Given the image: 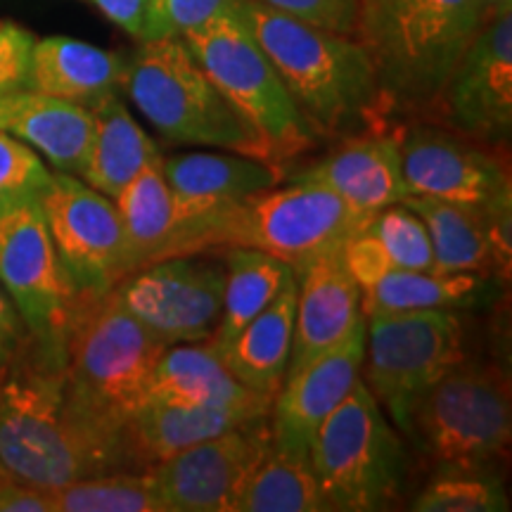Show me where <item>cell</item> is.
<instances>
[{
  "mask_svg": "<svg viewBox=\"0 0 512 512\" xmlns=\"http://www.w3.org/2000/svg\"><path fill=\"white\" fill-rule=\"evenodd\" d=\"M235 8L264 48L313 136L349 138L382 131L394 107L356 36L313 27L256 0H235Z\"/></svg>",
  "mask_w": 512,
  "mask_h": 512,
  "instance_id": "obj_1",
  "label": "cell"
},
{
  "mask_svg": "<svg viewBox=\"0 0 512 512\" xmlns=\"http://www.w3.org/2000/svg\"><path fill=\"white\" fill-rule=\"evenodd\" d=\"M164 349L162 339L121 304L114 290L86 299L64 335V399L119 470H126L121 430L143 403L147 377Z\"/></svg>",
  "mask_w": 512,
  "mask_h": 512,
  "instance_id": "obj_2",
  "label": "cell"
},
{
  "mask_svg": "<svg viewBox=\"0 0 512 512\" xmlns=\"http://www.w3.org/2000/svg\"><path fill=\"white\" fill-rule=\"evenodd\" d=\"M484 22L479 0H358L354 36L389 105L432 110Z\"/></svg>",
  "mask_w": 512,
  "mask_h": 512,
  "instance_id": "obj_3",
  "label": "cell"
},
{
  "mask_svg": "<svg viewBox=\"0 0 512 512\" xmlns=\"http://www.w3.org/2000/svg\"><path fill=\"white\" fill-rule=\"evenodd\" d=\"M117 470L110 451L69 411L62 366L0 377V477L53 491Z\"/></svg>",
  "mask_w": 512,
  "mask_h": 512,
  "instance_id": "obj_4",
  "label": "cell"
},
{
  "mask_svg": "<svg viewBox=\"0 0 512 512\" xmlns=\"http://www.w3.org/2000/svg\"><path fill=\"white\" fill-rule=\"evenodd\" d=\"M370 219L325 185L294 178L290 185L254 192L178 242L174 256L245 247L299 271L316 256L339 249Z\"/></svg>",
  "mask_w": 512,
  "mask_h": 512,
  "instance_id": "obj_5",
  "label": "cell"
},
{
  "mask_svg": "<svg viewBox=\"0 0 512 512\" xmlns=\"http://www.w3.org/2000/svg\"><path fill=\"white\" fill-rule=\"evenodd\" d=\"M140 43L136 55L126 60L121 88L164 138L271 162L266 147L216 91L183 38Z\"/></svg>",
  "mask_w": 512,
  "mask_h": 512,
  "instance_id": "obj_6",
  "label": "cell"
},
{
  "mask_svg": "<svg viewBox=\"0 0 512 512\" xmlns=\"http://www.w3.org/2000/svg\"><path fill=\"white\" fill-rule=\"evenodd\" d=\"M183 41L223 100L261 140L273 164L309 150L316 136L235 8V0L202 27L188 31Z\"/></svg>",
  "mask_w": 512,
  "mask_h": 512,
  "instance_id": "obj_7",
  "label": "cell"
},
{
  "mask_svg": "<svg viewBox=\"0 0 512 512\" xmlns=\"http://www.w3.org/2000/svg\"><path fill=\"white\" fill-rule=\"evenodd\" d=\"M309 463L328 510H382L399 496L406 453L366 382L358 380L320 422Z\"/></svg>",
  "mask_w": 512,
  "mask_h": 512,
  "instance_id": "obj_8",
  "label": "cell"
},
{
  "mask_svg": "<svg viewBox=\"0 0 512 512\" xmlns=\"http://www.w3.org/2000/svg\"><path fill=\"white\" fill-rule=\"evenodd\" d=\"M406 432L444 472H489L512 441L510 382L491 366H456L415 401Z\"/></svg>",
  "mask_w": 512,
  "mask_h": 512,
  "instance_id": "obj_9",
  "label": "cell"
},
{
  "mask_svg": "<svg viewBox=\"0 0 512 512\" xmlns=\"http://www.w3.org/2000/svg\"><path fill=\"white\" fill-rule=\"evenodd\" d=\"M463 358V325L448 309L366 318L361 380L401 430H406L415 401Z\"/></svg>",
  "mask_w": 512,
  "mask_h": 512,
  "instance_id": "obj_10",
  "label": "cell"
},
{
  "mask_svg": "<svg viewBox=\"0 0 512 512\" xmlns=\"http://www.w3.org/2000/svg\"><path fill=\"white\" fill-rule=\"evenodd\" d=\"M0 280L29 330L62 354L69 323L86 299L55 252L38 195L0 204Z\"/></svg>",
  "mask_w": 512,
  "mask_h": 512,
  "instance_id": "obj_11",
  "label": "cell"
},
{
  "mask_svg": "<svg viewBox=\"0 0 512 512\" xmlns=\"http://www.w3.org/2000/svg\"><path fill=\"white\" fill-rule=\"evenodd\" d=\"M38 202L55 252L81 299L102 297L131 275L126 233L112 197L57 171Z\"/></svg>",
  "mask_w": 512,
  "mask_h": 512,
  "instance_id": "obj_12",
  "label": "cell"
},
{
  "mask_svg": "<svg viewBox=\"0 0 512 512\" xmlns=\"http://www.w3.org/2000/svg\"><path fill=\"white\" fill-rule=\"evenodd\" d=\"M226 268L204 254L171 256L140 268L114 287L121 304L166 347L207 342L219 328Z\"/></svg>",
  "mask_w": 512,
  "mask_h": 512,
  "instance_id": "obj_13",
  "label": "cell"
},
{
  "mask_svg": "<svg viewBox=\"0 0 512 512\" xmlns=\"http://www.w3.org/2000/svg\"><path fill=\"white\" fill-rule=\"evenodd\" d=\"M268 444L271 432L266 415L150 467L147 472L164 512H235Z\"/></svg>",
  "mask_w": 512,
  "mask_h": 512,
  "instance_id": "obj_14",
  "label": "cell"
},
{
  "mask_svg": "<svg viewBox=\"0 0 512 512\" xmlns=\"http://www.w3.org/2000/svg\"><path fill=\"white\" fill-rule=\"evenodd\" d=\"M408 195L434 197L498 216H510L512 183L508 164L482 145L453 133L420 126L401 143Z\"/></svg>",
  "mask_w": 512,
  "mask_h": 512,
  "instance_id": "obj_15",
  "label": "cell"
},
{
  "mask_svg": "<svg viewBox=\"0 0 512 512\" xmlns=\"http://www.w3.org/2000/svg\"><path fill=\"white\" fill-rule=\"evenodd\" d=\"M437 107L463 138L503 143L512 128V8L482 24Z\"/></svg>",
  "mask_w": 512,
  "mask_h": 512,
  "instance_id": "obj_16",
  "label": "cell"
},
{
  "mask_svg": "<svg viewBox=\"0 0 512 512\" xmlns=\"http://www.w3.org/2000/svg\"><path fill=\"white\" fill-rule=\"evenodd\" d=\"M366 354V318L358 320L337 347L287 375L268 411L271 444L294 456L309 458V446L320 422L344 401L361 380Z\"/></svg>",
  "mask_w": 512,
  "mask_h": 512,
  "instance_id": "obj_17",
  "label": "cell"
},
{
  "mask_svg": "<svg viewBox=\"0 0 512 512\" xmlns=\"http://www.w3.org/2000/svg\"><path fill=\"white\" fill-rule=\"evenodd\" d=\"M166 183L174 202V235L166 259L192 230L223 214L254 192L283 181L278 164L235 152H190L162 159Z\"/></svg>",
  "mask_w": 512,
  "mask_h": 512,
  "instance_id": "obj_18",
  "label": "cell"
},
{
  "mask_svg": "<svg viewBox=\"0 0 512 512\" xmlns=\"http://www.w3.org/2000/svg\"><path fill=\"white\" fill-rule=\"evenodd\" d=\"M297 275V316L287 375L337 347L361 316V290L342 261V247L304 264ZM285 375V377H287Z\"/></svg>",
  "mask_w": 512,
  "mask_h": 512,
  "instance_id": "obj_19",
  "label": "cell"
},
{
  "mask_svg": "<svg viewBox=\"0 0 512 512\" xmlns=\"http://www.w3.org/2000/svg\"><path fill=\"white\" fill-rule=\"evenodd\" d=\"M425 223L432 242L434 271L503 273L510 271V216L465 207L434 197L408 195L401 200Z\"/></svg>",
  "mask_w": 512,
  "mask_h": 512,
  "instance_id": "obj_20",
  "label": "cell"
},
{
  "mask_svg": "<svg viewBox=\"0 0 512 512\" xmlns=\"http://www.w3.org/2000/svg\"><path fill=\"white\" fill-rule=\"evenodd\" d=\"M297 178L325 185L361 216H370L408 197L401 166V140L389 131H366L344 138L328 157Z\"/></svg>",
  "mask_w": 512,
  "mask_h": 512,
  "instance_id": "obj_21",
  "label": "cell"
},
{
  "mask_svg": "<svg viewBox=\"0 0 512 512\" xmlns=\"http://www.w3.org/2000/svg\"><path fill=\"white\" fill-rule=\"evenodd\" d=\"M183 408H230V411H271V399L254 394L223 363L209 342L171 344L159 356L145 384L143 403Z\"/></svg>",
  "mask_w": 512,
  "mask_h": 512,
  "instance_id": "obj_22",
  "label": "cell"
},
{
  "mask_svg": "<svg viewBox=\"0 0 512 512\" xmlns=\"http://www.w3.org/2000/svg\"><path fill=\"white\" fill-rule=\"evenodd\" d=\"M0 131L34 145L64 174L79 176L93 136V114L76 102L19 88L0 95Z\"/></svg>",
  "mask_w": 512,
  "mask_h": 512,
  "instance_id": "obj_23",
  "label": "cell"
},
{
  "mask_svg": "<svg viewBox=\"0 0 512 512\" xmlns=\"http://www.w3.org/2000/svg\"><path fill=\"white\" fill-rule=\"evenodd\" d=\"M268 413L230 408H183L145 401L121 430V456L126 470L155 467L185 448L200 444Z\"/></svg>",
  "mask_w": 512,
  "mask_h": 512,
  "instance_id": "obj_24",
  "label": "cell"
},
{
  "mask_svg": "<svg viewBox=\"0 0 512 512\" xmlns=\"http://www.w3.org/2000/svg\"><path fill=\"white\" fill-rule=\"evenodd\" d=\"M126 57L67 36H50L34 43L27 88L76 105L93 107L117 93L124 79Z\"/></svg>",
  "mask_w": 512,
  "mask_h": 512,
  "instance_id": "obj_25",
  "label": "cell"
},
{
  "mask_svg": "<svg viewBox=\"0 0 512 512\" xmlns=\"http://www.w3.org/2000/svg\"><path fill=\"white\" fill-rule=\"evenodd\" d=\"M294 316H297V275L259 316L219 351L226 368L264 399H275L290 366Z\"/></svg>",
  "mask_w": 512,
  "mask_h": 512,
  "instance_id": "obj_26",
  "label": "cell"
},
{
  "mask_svg": "<svg viewBox=\"0 0 512 512\" xmlns=\"http://www.w3.org/2000/svg\"><path fill=\"white\" fill-rule=\"evenodd\" d=\"M88 110L93 114V136L79 176L83 183L114 200L152 159L159 157L157 145L117 93L95 102Z\"/></svg>",
  "mask_w": 512,
  "mask_h": 512,
  "instance_id": "obj_27",
  "label": "cell"
},
{
  "mask_svg": "<svg viewBox=\"0 0 512 512\" xmlns=\"http://www.w3.org/2000/svg\"><path fill=\"white\" fill-rule=\"evenodd\" d=\"M214 254L223 256L226 283L219 328L207 342L219 349L283 292V287L294 278V268L275 256L245 247H226Z\"/></svg>",
  "mask_w": 512,
  "mask_h": 512,
  "instance_id": "obj_28",
  "label": "cell"
},
{
  "mask_svg": "<svg viewBox=\"0 0 512 512\" xmlns=\"http://www.w3.org/2000/svg\"><path fill=\"white\" fill-rule=\"evenodd\" d=\"M126 233L131 275L166 259L174 235V202L166 183L162 157L152 159L140 174L114 197Z\"/></svg>",
  "mask_w": 512,
  "mask_h": 512,
  "instance_id": "obj_29",
  "label": "cell"
},
{
  "mask_svg": "<svg viewBox=\"0 0 512 512\" xmlns=\"http://www.w3.org/2000/svg\"><path fill=\"white\" fill-rule=\"evenodd\" d=\"M482 290V275L439 273L394 268L366 290H361V316L382 313L456 309L470 304Z\"/></svg>",
  "mask_w": 512,
  "mask_h": 512,
  "instance_id": "obj_30",
  "label": "cell"
},
{
  "mask_svg": "<svg viewBox=\"0 0 512 512\" xmlns=\"http://www.w3.org/2000/svg\"><path fill=\"white\" fill-rule=\"evenodd\" d=\"M328 510L306 456L268 448L249 475L235 512H323Z\"/></svg>",
  "mask_w": 512,
  "mask_h": 512,
  "instance_id": "obj_31",
  "label": "cell"
},
{
  "mask_svg": "<svg viewBox=\"0 0 512 512\" xmlns=\"http://www.w3.org/2000/svg\"><path fill=\"white\" fill-rule=\"evenodd\" d=\"M53 512H164L150 472L117 470L50 491Z\"/></svg>",
  "mask_w": 512,
  "mask_h": 512,
  "instance_id": "obj_32",
  "label": "cell"
},
{
  "mask_svg": "<svg viewBox=\"0 0 512 512\" xmlns=\"http://www.w3.org/2000/svg\"><path fill=\"white\" fill-rule=\"evenodd\" d=\"M415 512H503L510 510L508 494L489 472H444L420 491Z\"/></svg>",
  "mask_w": 512,
  "mask_h": 512,
  "instance_id": "obj_33",
  "label": "cell"
},
{
  "mask_svg": "<svg viewBox=\"0 0 512 512\" xmlns=\"http://www.w3.org/2000/svg\"><path fill=\"white\" fill-rule=\"evenodd\" d=\"M363 228L382 242L396 268L434 271L432 242L425 223L406 204H389V207L375 211Z\"/></svg>",
  "mask_w": 512,
  "mask_h": 512,
  "instance_id": "obj_34",
  "label": "cell"
},
{
  "mask_svg": "<svg viewBox=\"0 0 512 512\" xmlns=\"http://www.w3.org/2000/svg\"><path fill=\"white\" fill-rule=\"evenodd\" d=\"M230 3L233 0H147L143 41L183 38Z\"/></svg>",
  "mask_w": 512,
  "mask_h": 512,
  "instance_id": "obj_35",
  "label": "cell"
},
{
  "mask_svg": "<svg viewBox=\"0 0 512 512\" xmlns=\"http://www.w3.org/2000/svg\"><path fill=\"white\" fill-rule=\"evenodd\" d=\"M50 171L22 140L0 131V204L22 195H41Z\"/></svg>",
  "mask_w": 512,
  "mask_h": 512,
  "instance_id": "obj_36",
  "label": "cell"
},
{
  "mask_svg": "<svg viewBox=\"0 0 512 512\" xmlns=\"http://www.w3.org/2000/svg\"><path fill=\"white\" fill-rule=\"evenodd\" d=\"M266 8L337 34H356L358 0H256Z\"/></svg>",
  "mask_w": 512,
  "mask_h": 512,
  "instance_id": "obj_37",
  "label": "cell"
},
{
  "mask_svg": "<svg viewBox=\"0 0 512 512\" xmlns=\"http://www.w3.org/2000/svg\"><path fill=\"white\" fill-rule=\"evenodd\" d=\"M342 261L358 285V290H366V287L377 283V280L396 268L392 259H389L387 249L382 247V242L375 235H370L366 228H361L344 242Z\"/></svg>",
  "mask_w": 512,
  "mask_h": 512,
  "instance_id": "obj_38",
  "label": "cell"
},
{
  "mask_svg": "<svg viewBox=\"0 0 512 512\" xmlns=\"http://www.w3.org/2000/svg\"><path fill=\"white\" fill-rule=\"evenodd\" d=\"M36 38L15 22H0V95L27 88Z\"/></svg>",
  "mask_w": 512,
  "mask_h": 512,
  "instance_id": "obj_39",
  "label": "cell"
},
{
  "mask_svg": "<svg viewBox=\"0 0 512 512\" xmlns=\"http://www.w3.org/2000/svg\"><path fill=\"white\" fill-rule=\"evenodd\" d=\"M0 512H53L50 491L0 477Z\"/></svg>",
  "mask_w": 512,
  "mask_h": 512,
  "instance_id": "obj_40",
  "label": "cell"
},
{
  "mask_svg": "<svg viewBox=\"0 0 512 512\" xmlns=\"http://www.w3.org/2000/svg\"><path fill=\"white\" fill-rule=\"evenodd\" d=\"M91 3L102 12V15L110 19L112 24L124 29L128 36L143 41L147 0H91Z\"/></svg>",
  "mask_w": 512,
  "mask_h": 512,
  "instance_id": "obj_41",
  "label": "cell"
},
{
  "mask_svg": "<svg viewBox=\"0 0 512 512\" xmlns=\"http://www.w3.org/2000/svg\"><path fill=\"white\" fill-rule=\"evenodd\" d=\"M22 335V320H19V311L12 306L5 294L0 292V347L8 349L17 342Z\"/></svg>",
  "mask_w": 512,
  "mask_h": 512,
  "instance_id": "obj_42",
  "label": "cell"
},
{
  "mask_svg": "<svg viewBox=\"0 0 512 512\" xmlns=\"http://www.w3.org/2000/svg\"><path fill=\"white\" fill-rule=\"evenodd\" d=\"M479 3H482V10H484L486 19H489L491 15H496V12L512 8V0H479Z\"/></svg>",
  "mask_w": 512,
  "mask_h": 512,
  "instance_id": "obj_43",
  "label": "cell"
},
{
  "mask_svg": "<svg viewBox=\"0 0 512 512\" xmlns=\"http://www.w3.org/2000/svg\"><path fill=\"white\" fill-rule=\"evenodd\" d=\"M5 356H8V349H3V347H0V366H3Z\"/></svg>",
  "mask_w": 512,
  "mask_h": 512,
  "instance_id": "obj_44",
  "label": "cell"
}]
</instances>
